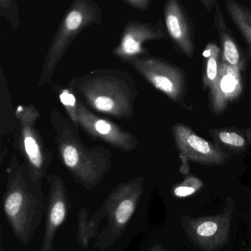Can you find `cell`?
Here are the masks:
<instances>
[{"label": "cell", "instance_id": "6da1fadb", "mask_svg": "<svg viewBox=\"0 0 251 251\" xmlns=\"http://www.w3.org/2000/svg\"><path fill=\"white\" fill-rule=\"evenodd\" d=\"M3 210L16 238L29 245L39 226L45 209L43 181L32 178L29 168L21 164L16 153L7 168Z\"/></svg>", "mask_w": 251, "mask_h": 251}, {"label": "cell", "instance_id": "7a4b0ae2", "mask_svg": "<svg viewBox=\"0 0 251 251\" xmlns=\"http://www.w3.org/2000/svg\"><path fill=\"white\" fill-rule=\"evenodd\" d=\"M69 87L90 110L119 119L135 117L137 82L119 69H95L70 79Z\"/></svg>", "mask_w": 251, "mask_h": 251}, {"label": "cell", "instance_id": "3957f363", "mask_svg": "<svg viewBox=\"0 0 251 251\" xmlns=\"http://www.w3.org/2000/svg\"><path fill=\"white\" fill-rule=\"evenodd\" d=\"M57 156L75 182L95 189L112 168V153L103 146H85L78 130L59 110L51 113Z\"/></svg>", "mask_w": 251, "mask_h": 251}, {"label": "cell", "instance_id": "277c9868", "mask_svg": "<svg viewBox=\"0 0 251 251\" xmlns=\"http://www.w3.org/2000/svg\"><path fill=\"white\" fill-rule=\"evenodd\" d=\"M102 20V11L97 3L92 0H74L49 47L38 87L51 82L59 63L77 36L91 25H101Z\"/></svg>", "mask_w": 251, "mask_h": 251}, {"label": "cell", "instance_id": "5b68a950", "mask_svg": "<svg viewBox=\"0 0 251 251\" xmlns=\"http://www.w3.org/2000/svg\"><path fill=\"white\" fill-rule=\"evenodd\" d=\"M16 128L11 142L13 149L23 158L32 178L43 181L53 155L37 127L39 111L32 104H21L16 108Z\"/></svg>", "mask_w": 251, "mask_h": 251}, {"label": "cell", "instance_id": "8992f818", "mask_svg": "<svg viewBox=\"0 0 251 251\" xmlns=\"http://www.w3.org/2000/svg\"><path fill=\"white\" fill-rule=\"evenodd\" d=\"M144 191V178L137 177L121 183L112 190L100 209L109 224L102 233V246L109 247L123 233L137 210Z\"/></svg>", "mask_w": 251, "mask_h": 251}, {"label": "cell", "instance_id": "52a82bcc", "mask_svg": "<svg viewBox=\"0 0 251 251\" xmlns=\"http://www.w3.org/2000/svg\"><path fill=\"white\" fill-rule=\"evenodd\" d=\"M126 63L156 89L182 105L185 80L179 68L162 59L144 56L131 59Z\"/></svg>", "mask_w": 251, "mask_h": 251}, {"label": "cell", "instance_id": "ba28073f", "mask_svg": "<svg viewBox=\"0 0 251 251\" xmlns=\"http://www.w3.org/2000/svg\"><path fill=\"white\" fill-rule=\"evenodd\" d=\"M78 115L80 127L93 140H101L124 152L132 151L138 147L139 140L136 136L113 122L94 114L80 100Z\"/></svg>", "mask_w": 251, "mask_h": 251}, {"label": "cell", "instance_id": "9c48e42d", "mask_svg": "<svg viewBox=\"0 0 251 251\" xmlns=\"http://www.w3.org/2000/svg\"><path fill=\"white\" fill-rule=\"evenodd\" d=\"M46 178L49 190L44 209L45 231L41 251H53L56 233L66 221L70 203L66 184L61 177L50 174Z\"/></svg>", "mask_w": 251, "mask_h": 251}, {"label": "cell", "instance_id": "30bf717a", "mask_svg": "<svg viewBox=\"0 0 251 251\" xmlns=\"http://www.w3.org/2000/svg\"><path fill=\"white\" fill-rule=\"evenodd\" d=\"M167 38V35L162 21L159 20L157 24H150L131 20L125 25L120 42L113 50V54L126 63L131 59L147 54L144 47L145 43Z\"/></svg>", "mask_w": 251, "mask_h": 251}, {"label": "cell", "instance_id": "8fae6325", "mask_svg": "<svg viewBox=\"0 0 251 251\" xmlns=\"http://www.w3.org/2000/svg\"><path fill=\"white\" fill-rule=\"evenodd\" d=\"M172 132L183 161L219 165L228 162V156L221 149L196 134L190 127L177 124L172 127Z\"/></svg>", "mask_w": 251, "mask_h": 251}, {"label": "cell", "instance_id": "7c38bea8", "mask_svg": "<svg viewBox=\"0 0 251 251\" xmlns=\"http://www.w3.org/2000/svg\"><path fill=\"white\" fill-rule=\"evenodd\" d=\"M243 68L232 66L222 58L218 79L210 88L211 107L215 114L222 113L230 103L240 97L243 90L241 70Z\"/></svg>", "mask_w": 251, "mask_h": 251}, {"label": "cell", "instance_id": "4fadbf2b", "mask_svg": "<svg viewBox=\"0 0 251 251\" xmlns=\"http://www.w3.org/2000/svg\"><path fill=\"white\" fill-rule=\"evenodd\" d=\"M164 15L167 31L173 44L187 57H193L195 48L193 28L181 1L167 0Z\"/></svg>", "mask_w": 251, "mask_h": 251}, {"label": "cell", "instance_id": "5bb4252c", "mask_svg": "<svg viewBox=\"0 0 251 251\" xmlns=\"http://www.w3.org/2000/svg\"><path fill=\"white\" fill-rule=\"evenodd\" d=\"M16 128V109H13L11 97L4 71L0 73V162H4L8 153Z\"/></svg>", "mask_w": 251, "mask_h": 251}, {"label": "cell", "instance_id": "9a60e30c", "mask_svg": "<svg viewBox=\"0 0 251 251\" xmlns=\"http://www.w3.org/2000/svg\"><path fill=\"white\" fill-rule=\"evenodd\" d=\"M214 23L221 44L222 58L224 61L232 66L244 67V60L242 57L240 48L226 25L223 14L218 1H215Z\"/></svg>", "mask_w": 251, "mask_h": 251}, {"label": "cell", "instance_id": "2e32d148", "mask_svg": "<svg viewBox=\"0 0 251 251\" xmlns=\"http://www.w3.org/2000/svg\"><path fill=\"white\" fill-rule=\"evenodd\" d=\"M225 7L251 51V8L236 0H225Z\"/></svg>", "mask_w": 251, "mask_h": 251}, {"label": "cell", "instance_id": "e0dca14e", "mask_svg": "<svg viewBox=\"0 0 251 251\" xmlns=\"http://www.w3.org/2000/svg\"><path fill=\"white\" fill-rule=\"evenodd\" d=\"M203 56L206 59V73L203 77L205 86L210 89L218 79L220 67L222 63V51L216 44L206 45Z\"/></svg>", "mask_w": 251, "mask_h": 251}, {"label": "cell", "instance_id": "ac0fdd59", "mask_svg": "<svg viewBox=\"0 0 251 251\" xmlns=\"http://www.w3.org/2000/svg\"><path fill=\"white\" fill-rule=\"evenodd\" d=\"M55 92L57 94V98L60 104L66 110V113L69 117L75 128L79 131L80 125L78 122V99L73 90L67 85L63 86L54 82H50Z\"/></svg>", "mask_w": 251, "mask_h": 251}, {"label": "cell", "instance_id": "d6986e66", "mask_svg": "<svg viewBox=\"0 0 251 251\" xmlns=\"http://www.w3.org/2000/svg\"><path fill=\"white\" fill-rule=\"evenodd\" d=\"M89 219L86 209L81 208L78 217L76 240L79 246L84 249H87L90 241L97 234V231L93 228Z\"/></svg>", "mask_w": 251, "mask_h": 251}, {"label": "cell", "instance_id": "ffe728a7", "mask_svg": "<svg viewBox=\"0 0 251 251\" xmlns=\"http://www.w3.org/2000/svg\"><path fill=\"white\" fill-rule=\"evenodd\" d=\"M0 15L11 25L13 29L19 27V12L15 0H0Z\"/></svg>", "mask_w": 251, "mask_h": 251}, {"label": "cell", "instance_id": "44dd1931", "mask_svg": "<svg viewBox=\"0 0 251 251\" xmlns=\"http://www.w3.org/2000/svg\"><path fill=\"white\" fill-rule=\"evenodd\" d=\"M218 139L223 144L236 149H243L246 144L244 137L234 131H221L218 134Z\"/></svg>", "mask_w": 251, "mask_h": 251}, {"label": "cell", "instance_id": "7402d4cb", "mask_svg": "<svg viewBox=\"0 0 251 251\" xmlns=\"http://www.w3.org/2000/svg\"><path fill=\"white\" fill-rule=\"evenodd\" d=\"M202 182L195 177H189L184 180L181 185L177 187L174 190L175 196L178 197H186L193 194L196 190L202 186Z\"/></svg>", "mask_w": 251, "mask_h": 251}, {"label": "cell", "instance_id": "603a6c76", "mask_svg": "<svg viewBox=\"0 0 251 251\" xmlns=\"http://www.w3.org/2000/svg\"><path fill=\"white\" fill-rule=\"evenodd\" d=\"M218 230V226L214 222H205L197 228V234L203 237L213 235Z\"/></svg>", "mask_w": 251, "mask_h": 251}, {"label": "cell", "instance_id": "cb8c5ba5", "mask_svg": "<svg viewBox=\"0 0 251 251\" xmlns=\"http://www.w3.org/2000/svg\"><path fill=\"white\" fill-rule=\"evenodd\" d=\"M131 6L140 10H146L150 7V0H126Z\"/></svg>", "mask_w": 251, "mask_h": 251}, {"label": "cell", "instance_id": "d4e9b609", "mask_svg": "<svg viewBox=\"0 0 251 251\" xmlns=\"http://www.w3.org/2000/svg\"><path fill=\"white\" fill-rule=\"evenodd\" d=\"M201 1L203 7L206 9L209 12H211L212 9L215 7V1L216 0H200Z\"/></svg>", "mask_w": 251, "mask_h": 251}, {"label": "cell", "instance_id": "484cf974", "mask_svg": "<svg viewBox=\"0 0 251 251\" xmlns=\"http://www.w3.org/2000/svg\"><path fill=\"white\" fill-rule=\"evenodd\" d=\"M246 136H247L249 141L251 143V126L249 128V129L248 130L247 133H246Z\"/></svg>", "mask_w": 251, "mask_h": 251}, {"label": "cell", "instance_id": "4316f807", "mask_svg": "<svg viewBox=\"0 0 251 251\" xmlns=\"http://www.w3.org/2000/svg\"><path fill=\"white\" fill-rule=\"evenodd\" d=\"M0 251H6L4 250V249H3L2 246H1V247H0Z\"/></svg>", "mask_w": 251, "mask_h": 251}]
</instances>
